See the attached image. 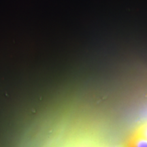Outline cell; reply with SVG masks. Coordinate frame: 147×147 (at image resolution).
Here are the masks:
<instances>
[{
	"label": "cell",
	"instance_id": "6da1fadb",
	"mask_svg": "<svg viewBox=\"0 0 147 147\" xmlns=\"http://www.w3.org/2000/svg\"><path fill=\"white\" fill-rule=\"evenodd\" d=\"M131 147H147V140L138 130L131 140Z\"/></svg>",
	"mask_w": 147,
	"mask_h": 147
},
{
	"label": "cell",
	"instance_id": "7a4b0ae2",
	"mask_svg": "<svg viewBox=\"0 0 147 147\" xmlns=\"http://www.w3.org/2000/svg\"><path fill=\"white\" fill-rule=\"evenodd\" d=\"M138 131L144 136L145 138L147 140V123L146 124L143 125L139 129Z\"/></svg>",
	"mask_w": 147,
	"mask_h": 147
}]
</instances>
